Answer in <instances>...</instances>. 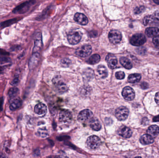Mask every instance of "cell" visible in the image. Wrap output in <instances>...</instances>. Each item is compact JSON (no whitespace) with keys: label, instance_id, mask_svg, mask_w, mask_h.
I'll use <instances>...</instances> for the list:
<instances>
[{"label":"cell","instance_id":"cell-1","mask_svg":"<svg viewBox=\"0 0 159 158\" xmlns=\"http://www.w3.org/2000/svg\"><path fill=\"white\" fill-rule=\"evenodd\" d=\"M101 140L98 136L92 135L89 136L86 141V145L89 149L95 150L101 145Z\"/></svg>","mask_w":159,"mask_h":158},{"label":"cell","instance_id":"cell-2","mask_svg":"<svg viewBox=\"0 0 159 158\" xmlns=\"http://www.w3.org/2000/svg\"><path fill=\"white\" fill-rule=\"evenodd\" d=\"M82 33L78 30H73L68 34V40L71 45L78 44L82 38Z\"/></svg>","mask_w":159,"mask_h":158},{"label":"cell","instance_id":"cell-3","mask_svg":"<svg viewBox=\"0 0 159 158\" xmlns=\"http://www.w3.org/2000/svg\"><path fill=\"white\" fill-rule=\"evenodd\" d=\"M147 39L143 34H135L131 37L130 40L131 44L134 46H141L146 42Z\"/></svg>","mask_w":159,"mask_h":158},{"label":"cell","instance_id":"cell-4","mask_svg":"<svg viewBox=\"0 0 159 158\" xmlns=\"http://www.w3.org/2000/svg\"><path fill=\"white\" fill-rule=\"evenodd\" d=\"M129 113V110L127 108L121 106L116 109L115 111V116L119 121H123L127 119Z\"/></svg>","mask_w":159,"mask_h":158},{"label":"cell","instance_id":"cell-5","mask_svg":"<svg viewBox=\"0 0 159 158\" xmlns=\"http://www.w3.org/2000/svg\"><path fill=\"white\" fill-rule=\"evenodd\" d=\"M76 55L81 58L88 57L92 53V47L90 45H84L76 50Z\"/></svg>","mask_w":159,"mask_h":158},{"label":"cell","instance_id":"cell-6","mask_svg":"<svg viewBox=\"0 0 159 158\" xmlns=\"http://www.w3.org/2000/svg\"><path fill=\"white\" fill-rule=\"evenodd\" d=\"M108 38L112 44H117L121 41L122 35L121 33L117 30H112L108 34Z\"/></svg>","mask_w":159,"mask_h":158},{"label":"cell","instance_id":"cell-7","mask_svg":"<svg viewBox=\"0 0 159 158\" xmlns=\"http://www.w3.org/2000/svg\"><path fill=\"white\" fill-rule=\"evenodd\" d=\"M53 82L57 91L59 92L64 93L67 92L68 87L63 81L58 79V78H56L53 79Z\"/></svg>","mask_w":159,"mask_h":158},{"label":"cell","instance_id":"cell-8","mask_svg":"<svg viewBox=\"0 0 159 158\" xmlns=\"http://www.w3.org/2000/svg\"><path fill=\"white\" fill-rule=\"evenodd\" d=\"M122 95L124 98L127 100H133L135 98V92L130 87H125L122 90Z\"/></svg>","mask_w":159,"mask_h":158},{"label":"cell","instance_id":"cell-9","mask_svg":"<svg viewBox=\"0 0 159 158\" xmlns=\"http://www.w3.org/2000/svg\"><path fill=\"white\" fill-rule=\"evenodd\" d=\"M59 119L61 122L68 123L72 120V114L68 110H62L59 114Z\"/></svg>","mask_w":159,"mask_h":158},{"label":"cell","instance_id":"cell-10","mask_svg":"<svg viewBox=\"0 0 159 158\" xmlns=\"http://www.w3.org/2000/svg\"><path fill=\"white\" fill-rule=\"evenodd\" d=\"M93 114L89 109H84L79 113L78 120L80 121H85L92 118Z\"/></svg>","mask_w":159,"mask_h":158},{"label":"cell","instance_id":"cell-11","mask_svg":"<svg viewBox=\"0 0 159 158\" xmlns=\"http://www.w3.org/2000/svg\"><path fill=\"white\" fill-rule=\"evenodd\" d=\"M35 46L33 48V53H38L42 47V39L41 34L38 33L35 37Z\"/></svg>","mask_w":159,"mask_h":158},{"label":"cell","instance_id":"cell-12","mask_svg":"<svg viewBox=\"0 0 159 158\" xmlns=\"http://www.w3.org/2000/svg\"><path fill=\"white\" fill-rule=\"evenodd\" d=\"M29 2H25L17 6L13 10V12L15 14H23L28 10L29 6Z\"/></svg>","mask_w":159,"mask_h":158},{"label":"cell","instance_id":"cell-13","mask_svg":"<svg viewBox=\"0 0 159 158\" xmlns=\"http://www.w3.org/2000/svg\"><path fill=\"white\" fill-rule=\"evenodd\" d=\"M74 20L76 22L81 25H86L88 23L87 17L81 13H76L74 16Z\"/></svg>","mask_w":159,"mask_h":158},{"label":"cell","instance_id":"cell-14","mask_svg":"<svg viewBox=\"0 0 159 158\" xmlns=\"http://www.w3.org/2000/svg\"><path fill=\"white\" fill-rule=\"evenodd\" d=\"M40 59V55L38 53H35L32 55L29 61V68L33 69L37 66Z\"/></svg>","mask_w":159,"mask_h":158},{"label":"cell","instance_id":"cell-15","mask_svg":"<svg viewBox=\"0 0 159 158\" xmlns=\"http://www.w3.org/2000/svg\"><path fill=\"white\" fill-rule=\"evenodd\" d=\"M118 134L125 138H129L132 136V132L131 129L127 127H123L118 130Z\"/></svg>","mask_w":159,"mask_h":158},{"label":"cell","instance_id":"cell-16","mask_svg":"<svg viewBox=\"0 0 159 158\" xmlns=\"http://www.w3.org/2000/svg\"><path fill=\"white\" fill-rule=\"evenodd\" d=\"M35 112L39 115H43L47 112V108L46 105L40 103L37 104L35 107Z\"/></svg>","mask_w":159,"mask_h":158},{"label":"cell","instance_id":"cell-17","mask_svg":"<svg viewBox=\"0 0 159 158\" xmlns=\"http://www.w3.org/2000/svg\"><path fill=\"white\" fill-rule=\"evenodd\" d=\"M145 33L148 37H155L159 36V28L155 27H151L147 28Z\"/></svg>","mask_w":159,"mask_h":158},{"label":"cell","instance_id":"cell-18","mask_svg":"<svg viewBox=\"0 0 159 158\" xmlns=\"http://www.w3.org/2000/svg\"><path fill=\"white\" fill-rule=\"evenodd\" d=\"M106 60L107 61L108 67L110 69H114L116 67L118 61L115 56H113L111 55H108L106 58Z\"/></svg>","mask_w":159,"mask_h":158},{"label":"cell","instance_id":"cell-19","mask_svg":"<svg viewBox=\"0 0 159 158\" xmlns=\"http://www.w3.org/2000/svg\"><path fill=\"white\" fill-rule=\"evenodd\" d=\"M90 127L94 131H99L101 128V124L97 119L92 118L89 122Z\"/></svg>","mask_w":159,"mask_h":158},{"label":"cell","instance_id":"cell-20","mask_svg":"<svg viewBox=\"0 0 159 158\" xmlns=\"http://www.w3.org/2000/svg\"><path fill=\"white\" fill-rule=\"evenodd\" d=\"M154 141L153 137L148 134H144L140 138V142L143 145L152 144Z\"/></svg>","mask_w":159,"mask_h":158},{"label":"cell","instance_id":"cell-21","mask_svg":"<svg viewBox=\"0 0 159 158\" xmlns=\"http://www.w3.org/2000/svg\"><path fill=\"white\" fill-rule=\"evenodd\" d=\"M147 132V134L154 138L159 134V128L157 125H152L148 127Z\"/></svg>","mask_w":159,"mask_h":158},{"label":"cell","instance_id":"cell-22","mask_svg":"<svg viewBox=\"0 0 159 158\" xmlns=\"http://www.w3.org/2000/svg\"><path fill=\"white\" fill-rule=\"evenodd\" d=\"M121 64L127 69H131L133 67L131 62L129 59L126 57H121L120 60Z\"/></svg>","mask_w":159,"mask_h":158},{"label":"cell","instance_id":"cell-23","mask_svg":"<svg viewBox=\"0 0 159 158\" xmlns=\"http://www.w3.org/2000/svg\"><path fill=\"white\" fill-rule=\"evenodd\" d=\"M141 78V75L140 74H132L130 75L128 77V81L129 83L135 84V83H138L140 81Z\"/></svg>","mask_w":159,"mask_h":158},{"label":"cell","instance_id":"cell-24","mask_svg":"<svg viewBox=\"0 0 159 158\" xmlns=\"http://www.w3.org/2000/svg\"><path fill=\"white\" fill-rule=\"evenodd\" d=\"M97 72L101 78L104 79L107 78L108 76L107 69L103 65H100L97 68Z\"/></svg>","mask_w":159,"mask_h":158},{"label":"cell","instance_id":"cell-25","mask_svg":"<svg viewBox=\"0 0 159 158\" xmlns=\"http://www.w3.org/2000/svg\"><path fill=\"white\" fill-rule=\"evenodd\" d=\"M22 102L20 99H16L13 101L10 105V109L11 111H15L21 106Z\"/></svg>","mask_w":159,"mask_h":158},{"label":"cell","instance_id":"cell-26","mask_svg":"<svg viewBox=\"0 0 159 158\" xmlns=\"http://www.w3.org/2000/svg\"><path fill=\"white\" fill-rule=\"evenodd\" d=\"M100 60V56L97 54H95L93 55L89 58L88 62L91 65H95L99 63Z\"/></svg>","mask_w":159,"mask_h":158},{"label":"cell","instance_id":"cell-27","mask_svg":"<svg viewBox=\"0 0 159 158\" xmlns=\"http://www.w3.org/2000/svg\"><path fill=\"white\" fill-rule=\"evenodd\" d=\"M94 73L92 70L89 69L86 70V71L83 73V78L85 80L90 81L91 79L93 78Z\"/></svg>","mask_w":159,"mask_h":158},{"label":"cell","instance_id":"cell-28","mask_svg":"<svg viewBox=\"0 0 159 158\" xmlns=\"http://www.w3.org/2000/svg\"><path fill=\"white\" fill-rule=\"evenodd\" d=\"M17 20L16 19H12L10 20H8L6 21H4V22H2L0 24V26H1L2 27H8L10 25H12L14 23L17 22Z\"/></svg>","mask_w":159,"mask_h":158},{"label":"cell","instance_id":"cell-29","mask_svg":"<svg viewBox=\"0 0 159 158\" xmlns=\"http://www.w3.org/2000/svg\"><path fill=\"white\" fill-rule=\"evenodd\" d=\"M37 134L41 138H45L48 135V131L45 128H39L37 131Z\"/></svg>","mask_w":159,"mask_h":158},{"label":"cell","instance_id":"cell-30","mask_svg":"<svg viewBox=\"0 0 159 158\" xmlns=\"http://www.w3.org/2000/svg\"><path fill=\"white\" fill-rule=\"evenodd\" d=\"M19 92V89L17 88H12L8 91V95L10 98L15 97Z\"/></svg>","mask_w":159,"mask_h":158},{"label":"cell","instance_id":"cell-31","mask_svg":"<svg viewBox=\"0 0 159 158\" xmlns=\"http://www.w3.org/2000/svg\"><path fill=\"white\" fill-rule=\"evenodd\" d=\"M154 17L151 15H147L143 19V24L145 26H147L149 23H152L154 21Z\"/></svg>","mask_w":159,"mask_h":158},{"label":"cell","instance_id":"cell-32","mask_svg":"<svg viewBox=\"0 0 159 158\" xmlns=\"http://www.w3.org/2000/svg\"><path fill=\"white\" fill-rule=\"evenodd\" d=\"M125 75L124 72L122 71H119V72H116L115 73V77L116 79L119 80L123 79L125 78Z\"/></svg>","mask_w":159,"mask_h":158},{"label":"cell","instance_id":"cell-33","mask_svg":"<svg viewBox=\"0 0 159 158\" xmlns=\"http://www.w3.org/2000/svg\"><path fill=\"white\" fill-rule=\"evenodd\" d=\"M10 62V60L9 58L4 56H0V64H5Z\"/></svg>","mask_w":159,"mask_h":158},{"label":"cell","instance_id":"cell-34","mask_svg":"<svg viewBox=\"0 0 159 158\" xmlns=\"http://www.w3.org/2000/svg\"><path fill=\"white\" fill-rule=\"evenodd\" d=\"M70 61L69 59H64L62 60L61 61V65L64 67H68L70 65Z\"/></svg>","mask_w":159,"mask_h":158},{"label":"cell","instance_id":"cell-35","mask_svg":"<svg viewBox=\"0 0 159 158\" xmlns=\"http://www.w3.org/2000/svg\"><path fill=\"white\" fill-rule=\"evenodd\" d=\"M144 7L143 6H141L139 7H136L134 9V11L135 14H139L141 13L142 11H144Z\"/></svg>","mask_w":159,"mask_h":158},{"label":"cell","instance_id":"cell-36","mask_svg":"<svg viewBox=\"0 0 159 158\" xmlns=\"http://www.w3.org/2000/svg\"><path fill=\"white\" fill-rule=\"evenodd\" d=\"M153 42L156 47H159V36L154 37L153 40Z\"/></svg>","mask_w":159,"mask_h":158},{"label":"cell","instance_id":"cell-37","mask_svg":"<svg viewBox=\"0 0 159 158\" xmlns=\"http://www.w3.org/2000/svg\"><path fill=\"white\" fill-rule=\"evenodd\" d=\"M141 88L142 89H147L148 88V85L147 83L146 82H143L141 83Z\"/></svg>","mask_w":159,"mask_h":158},{"label":"cell","instance_id":"cell-38","mask_svg":"<svg viewBox=\"0 0 159 158\" xmlns=\"http://www.w3.org/2000/svg\"><path fill=\"white\" fill-rule=\"evenodd\" d=\"M18 83H19V79H18V78H15L11 82V85L13 86H15L17 85Z\"/></svg>","mask_w":159,"mask_h":158},{"label":"cell","instance_id":"cell-39","mask_svg":"<svg viewBox=\"0 0 159 158\" xmlns=\"http://www.w3.org/2000/svg\"><path fill=\"white\" fill-rule=\"evenodd\" d=\"M155 101L156 104L159 105V92H157L155 95Z\"/></svg>","mask_w":159,"mask_h":158},{"label":"cell","instance_id":"cell-40","mask_svg":"<svg viewBox=\"0 0 159 158\" xmlns=\"http://www.w3.org/2000/svg\"><path fill=\"white\" fill-rule=\"evenodd\" d=\"M138 52L139 54H144L146 52L145 51V48H140L138 49Z\"/></svg>","mask_w":159,"mask_h":158},{"label":"cell","instance_id":"cell-41","mask_svg":"<svg viewBox=\"0 0 159 158\" xmlns=\"http://www.w3.org/2000/svg\"><path fill=\"white\" fill-rule=\"evenodd\" d=\"M0 54L2 55H7L9 54V53L5 50L0 49Z\"/></svg>","mask_w":159,"mask_h":158},{"label":"cell","instance_id":"cell-42","mask_svg":"<svg viewBox=\"0 0 159 158\" xmlns=\"http://www.w3.org/2000/svg\"><path fill=\"white\" fill-rule=\"evenodd\" d=\"M154 17L156 19L159 20V10H157L154 13Z\"/></svg>","mask_w":159,"mask_h":158},{"label":"cell","instance_id":"cell-43","mask_svg":"<svg viewBox=\"0 0 159 158\" xmlns=\"http://www.w3.org/2000/svg\"><path fill=\"white\" fill-rule=\"evenodd\" d=\"M153 121L154 122H158V121H159V114L154 118Z\"/></svg>","mask_w":159,"mask_h":158},{"label":"cell","instance_id":"cell-44","mask_svg":"<svg viewBox=\"0 0 159 158\" xmlns=\"http://www.w3.org/2000/svg\"><path fill=\"white\" fill-rule=\"evenodd\" d=\"M4 71V68L1 66H0V73H2Z\"/></svg>","mask_w":159,"mask_h":158},{"label":"cell","instance_id":"cell-45","mask_svg":"<svg viewBox=\"0 0 159 158\" xmlns=\"http://www.w3.org/2000/svg\"><path fill=\"white\" fill-rule=\"evenodd\" d=\"M2 99L0 98V108H2Z\"/></svg>","mask_w":159,"mask_h":158},{"label":"cell","instance_id":"cell-46","mask_svg":"<svg viewBox=\"0 0 159 158\" xmlns=\"http://www.w3.org/2000/svg\"><path fill=\"white\" fill-rule=\"evenodd\" d=\"M153 1L154 2V3L159 5V0H153Z\"/></svg>","mask_w":159,"mask_h":158},{"label":"cell","instance_id":"cell-47","mask_svg":"<svg viewBox=\"0 0 159 158\" xmlns=\"http://www.w3.org/2000/svg\"><path fill=\"white\" fill-rule=\"evenodd\" d=\"M158 74H159V73H158Z\"/></svg>","mask_w":159,"mask_h":158}]
</instances>
